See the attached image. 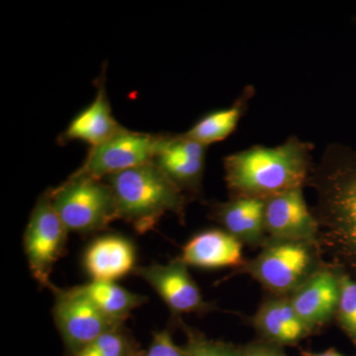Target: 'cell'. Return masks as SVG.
Segmentation results:
<instances>
[{"mask_svg":"<svg viewBox=\"0 0 356 356\" xmlns=\"http://www.w3.org/2000/svg\"><path fill=\"white\" fill-rule=\"evenodd\" d=\"M207 147L180 135H165L154 163L185 195H200Z\"/></svg>","mask_w":356,"mask_h":356,"instance_id":"cell-11","label":"cell"},{"mask_svg":"<svg viewBox=\"0 0 356 356\" xmlns=\"http://www.w3.org/2000/svg\"><path fill=\"white\" fill-rule=\"evenodd\" d=\"M254 92V86H247L231 106L204 115L184 135L206 147L226 140L235 132Z\"/></svg>","mask_w":356,"mask_h":356,"instance_id":"cell-18","label":"cell"},{"mask_svg":"<svg viewBox=\"0 0 356 356\" xmlns=\"http://www.w3.org/2000/svg\"><path fill=\"white\" fill-rule=\"evenodd\" d=\"M280 348L268 341H257L241 350V356H286Z\"/></svg>","mask_w":356,"mask_h":356,"instance_id":"cell-24","label":"cell"},{"mask_svg":"<svg viewBox=\"0 0 356 356\" xmlns=\"http://www.w3.org/2000/svg\"><path fill=\"white\" fill-rule=\"evenodd\" d=\"M303 188L290 189L264 200V228L268 238L315 243L317 220L304 197Z\"/></svg>","mask_w":356,"mask_h":356,"instance_id":"cell-10","label":"cell"},{"mask_svg":"<svg viewBox=\"0 0 356 356\" xmlns=\"http://www.w3.org/2000/svg\"><path fill=\"white\" fill-rule=\"evenodd\" d=\"M134 273L149 285L165 302L175 318L184 314L205 313L213 306L204 300L200 288L180 257L168 264L154 262L136 267Z\"/></svg>","mask_w":356,"mask_h":356,"instance_id":"cell-9","label":"cell"},{"mask_svg":"<svg viewBox=\"0 0 356 356\" xmlns=\"http://www.w3.org/2000/svg\"><path fill=\"white\" fill-rule=\"evenodd\" d=\"M48 194L69 232L96 233L119 219L113 191L105 180L72 173Z\"/></svg>","mask_w":356,"mask_h":356,"instance_id":"cell-5","label":"cell"},{"mask_svg":"<svg viewBox=\"0 0 356 356\" xmlns=\"http://www.w3.org/2000/svg\"><path fill=\"white\" fill-rule=\"evenodd\" d=\"M180 259L188 266L203 269L242 267L245 262L243 243L220 229H206L192 236Z\"/></svg>","mask_w":356,"mask_h":356,"instance_id":"cell-14","label":"cell"},{"mask_svg":"<svg viewBox=\"0 0 356 356\" xmlns=\"http://www.w3.org/2000/svg\"><path fill=\"white\" fill-rule=\"evenodd\" d=\"M137 344L123 327L102 334L74 356H140Z\"/></svg>","mask_w":356,"mask_h":356,"instance_id":"cell-20","label":"cell"},{"mask_svg":"<svg viewBox=\"0 0 356 356\" xmlns=\"http://www.w3.org/2000/svg\"><path fill=\"white\" fill-rule=\"evenodd\" d=\"M51 292L55 296L54 318L70 356L76 355L102 334L123 327L124 323L105 315L79 286L55 287Z\"/></svg>","mask_w":356,"mask_h":356,"instance_id":"cell-6","label":"cell"},{"mask_svg":"<svg viewBox=\"0 0 356 356\" xmlns=\"http://www.w3.org/2000/svg\"><path fill=\"white\" fill-rule=\"evenodd\" d=\"M165 135L134 132L123 128L99 146L90 147L74 175L104 180L111 175L153 163Z\"/></svg>","mask_w":356,"mask_h":356,"instance_id":"cell-8","label":"cell"},{"mask_svg":"<svg viewBox=\"0 0 356 356\" xmlns=\"http://www.w3.org/2000/svg\"><path fill=\"white\" fill-rule=\"evenodd\" d=\"M83 266L91 280L116 281L136 269V248L129 238L106 235L86 248Z\"/></svg>","mask_w":356,"mask_h":356,"instance_id":"cell-13","label":"cell"},{"mask_svg":"<svg viewBox=\"0 0 356 356\" xmlns=\"http://www.w3.org/2000/svg\"><path fill=\"white\" fill-rule=\"evenodd\" d=\"M336 273L339 280V298L334 318L356 348V280L343 271H336Z\"/></svg>","mask_w":356,"mask_h":356,"instance_id":"cell-21","label":"cell"},{"mask_svg":"<svg viewBox=\"0 0 356 356\" xmlns=\"http://www.w3.org/2000/svg\"><path fill=\"white\" fill-rule=\"evenodd\" d=\"M67 234L64 222L56 212L48 192L37 201L24 233V250L30 270L42 287L51 290V274L63 257Z\"/></svg>","mask_w":356,"mask_h":356,"instance_id":"cell-7","label":"cell"},{"mask_svg":"<svg viewBox=\"0 0 356 356\" xmlns=\"http://www.w3.org/2000/svg\"><path fill=\"white\" fill-rule=\"evenodd\" d=\"M288 298L297 315L312 331L327 324L336 317L339 303L336 271L327 266L321 267Z\"/></svg>","mask_w":356,"mask_h":356,"instance_id":"cell-12","label":"cell"},{"mask_svg":"<svg viewBox=\"0 0 356 356\" xmlns=\"http://www.w3.org/2000/svg\"><path fill=\"white\" fill-rule=\"evenodd\" d=\"M212 213L225 231L243 245L261 248L268 240L264 228V199L231 198L214 205Z\"/></svg>","mask_w":356,"mask_h":356,"instance_id":"cell-15","label":"cell"},{"mask_svg":"<svg viewBox=\"0 0 356 356\" xmlns=\"http://www.w3.org/2000/svg\"><path fill=\"white\" fill-rule=\"evenodd\" d=\"M313 144L288 138L275 147L257 145L224 159L225 180L231 198L266 199L305 187L313 161Z\"/></svg>","mask_w":356,"mask_h":356,"instance_id":"cell-2","label":"cell"},{"mask_svg":"<svg viewBox=\"0 0 356 356\" xmlns=\"http://www.w3.org/2000/svg\"><path fill=\"white\" fill-rule=\"evenodd\" d=\"M79 287L105 315L121 323L147 301V297L129 291L115 281L91 280Z\"/></svg>","mask_w":356,"mask_h":356,"instance_id":"cell-19","label":"cell"},{"mask_svg":"<svg viewBox=\"0 0 356 356\" xmlns=\"http://www.w3.org/2000/svg\"><path fill=\"white\" fill-rule=\"evenodd\" d=\"M140 356H188L186 348H180L173 341L168 330L154 332L149 348Z\"/></svg>","mask_w":356,"mask_h":356,"instance_id":"cell-23","label":"cell"},{"mask_svg":"<svg viewBox=\"0 0 356 356\" xmlns=\"http://www.w3.org/2000/svg\"><path fill=\"white\" fill-rule=\"evenodd\" d=\"M252 324L264 341L278 346L298 343L313 332L297 315L288 297L266 300L252 318Z\"/></svg>","mask_w":356,"mask_h":356,"instance_id":"cell-17","label":"cell"},{"mask_svg":"<svg viewBox=\"0 0 356 356\" xmlns=\"http://www.w3.org/2000/svg\"><path fill=\"white\" fill-rule=\"evenodd\" d=\"M177 320L181 323V318H178ZM181 324L187 336L185 348L188 356H241V350H236L234 346L212 341L195 330L187 327L184 323Z\"/></svg>","mask_w":356,"mask_h":356,"instance_id":"cell-22","label":"cell"},{"mask_svg":"<svg viewBox=\"0 0 356 356\" xmlns=\"http://www.w3.org/2000/svg\"><path fill=\"white\" fill-rule=\"evenodd\" d=\"M306 186L315 193L312 211L321 261L356 280V149L341 143L329 145L314 163Z\"/></svg>","mask_w":356,"mask_h":356,"instance_id":"cell-1","label":"cell"},{"mask_svg":"<svg viewBox=\"0 0 356 356\" xmlns=\"http://www.w3.org/2000/svg\"><path fill=\"white\" fill-rule=\"evenodd\" d=\"M96 86L97 92L95 100L72 119L67 130L60 136V140L65 143L79 140L93 147L106 142L124 128L112 114L105 88L104 74L98 77Z\"/></svg>","mask_w":356,"mask_h":356,"instance_id":"cell-16","label":"cell"},{"mask_svg":"<svg viewBox=\"0 0 356 356\" xmlns=\"http://www.w3.org/2000/svg\"><path fill=\"white\" fill-rule=\"evenodd\" d=\"M104 180L113 191L119 219L140 235L154 229L168 213L184 219L186 195L154 161Z\"/></svg>","mask_w":356,"mask_h":356,"instance_id":"cell-3","label":"cell"},{"mask_svg":"<svg viewBox=\"0 0 356 356\" xmlns=\"http://www.w3.org/2000/svg\"><path fill=\"white\" fill-rule=\"evenodd\" d=\"M304 356H346L341 355V353L337 351L336 350H327L325 351H323V353H305Z\"/></svg>","mask_w":356,"mask_h":356,"instance_id":"cell-25","label":"cell"},{"mask_svg":"<svg viewBox=\"0 0 356 356\" xmlns=\"http://www.w3.org/2000/svg\"><path fill=\"white\" fill-rule=\"evenodd\" d=\"M323 266L315 243L268 238L241 268L274 296L289 297Z\"/></svg>","mask_w":356,"mask_h":356,"instance_id":"cell-4","label":"cell"}]
</instances>
